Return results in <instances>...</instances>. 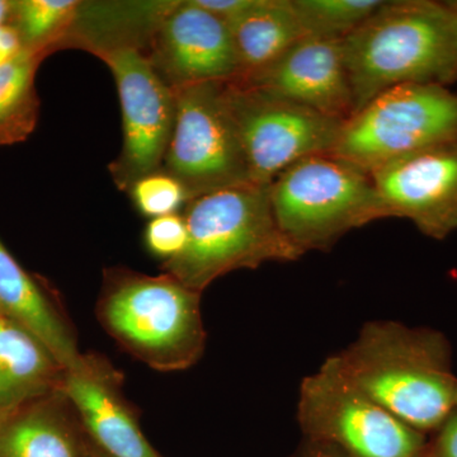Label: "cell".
<instances>
[{"mask_svg": "<svg viewBox=\"0 0 457 457\" xmlns=\"http://www.w3.org/2000/svg\"><path fill=\"white\" fill-rule=\"evenodd\" d=\"M447 3H449L451 9H453V13H455V16L457 18V0H453V2H447Z\"/></svg>", "mask_w": 457, "mask_h": 457, "instance_id": "29", "label": "cell"}, {"mask_svg": "<svg viewBox=\"0 0 457 457\" xmlns=\"http://www.w3.org/2000/svg\"><path fill=\"white\" fill-rule=\"evenodd\" d=\"M457 137V93L438 84L385 90L343 122L332 154L372 171Z\"/></svg>", "mask_w": 457, "mask_h": 457, "instance_id": "7", "label": "cell"}, {"mask_svg": "<svg viewBox=\"0 0 457 457\" xmlns=\"http://www.w3.org/2000/svg\"><path fill=\"white\" fill-rule=\"evenodd\" d=\"M144 54L170 89L231 82L242 73L227 23L194 0L174 2Z\"/></svg>", "mask_w": 457, "mask_h": 457, "instance_id": "11", "label": "cell"}, {"mask_svg": "<svg viewBox=\"0 0 457 457\" xmlns=\"http://www.w3.org/2000/svg\"><path fill=\"white\" fill-rule=\"evenodd\" d=\"M20 36L12 25L0 26V68L22 53Z\"/></svg>", "mask_w": 457, "mask_h": 457, "instance_id": "25", "label": "cell"}, {"mask_svg": "<svg viewBox=\"0 0 457 457\" xmlns=\"http://www.w3.org/2000/svg\"><path fill=\"white\" fill-rule=\"evenodd\" d=\"M387 219H407L444 240L457 230V137L372 171Z\"/></svg>", "mask_w": 457, "mask_h": 457, "instance_id": "12", "label": "cell"}, {"mask_svg": "<svg viewBox=\"0 0 457 457\" xmlns=\"http://www.w3.org/2000/svg\"><path fill=\"white\" fill-rule=\"evenodd\" d=\"M270 196L279 228L303 254L329 251L348 231L387 219L371 174L332 153L288 167Z\"/></svg>", "mask_w": 457, "mask_h": 457, "instance_id": "5", "label": "cell"}, {"mask_svg": "<svg viewBox=\"0 0 457 457\" xmlns=\"http://www.w3.org/2000/svg\"><path fill=\"white\" fill-rule=\"evenodd\" d=\"M12 11H13V0H0V26L8 25L11 22Z\"/></svg>", "mask_w": 457, "mask_h": 457, "instance_id": "27", "label": "cell"}, {"mask_svg": "<svg viewBox=\"0 0 457 457\" xmlns=\"http://www.w3.org/2000/svg\"><path fill=\"white\" fill-rule=\"evenodd\" d=\"M297 420L305 440L343 457H422L428 441L361 392L337 356L303 378Z\"/></svg>", "mask_w": 457, "mask_h": 457, "instance_id": "6", "label": "cell"}, {"mask_svg": "<svg viewBox=\"0 0 457 457\" xmlns=\"http://www.w3.org/2000/svg\"><path fill=\"white\" fill-rule=\"evenodd\" d=\"M64 375L37 338L0 315V414L59 392Z\"/></svg>", "mask_w": 457, "mask_h": 457, "instance_id": "17", "label": "cell"}, {"mask_svg": "<svg viewBox=\"0 0 457 457\" xmlns=\"http://www.w3.org/2000/svg\"><path fill=\"white\" fill-rule=\"evenodd\" d=\"M236 80L342 121L353 113L342 40L303 37L270 65Z\"/></svg>", "mask_w": 457, "mask_h": 457, "instance_id": "13", "label": "cell"}, {"mask_svg": "<svg viewBox=\"0 0 457 457\" xmlns=\"http://www.w3.org/2000/svg\"><path fill=\"white\" fill-rule=\"evenodd\" d=\"M144 242L147 251L164 262L174 260L188 242L187 224L182 213L161 216L147 222Z\"/></svg>", "mask_w": 457, "mask_h": 457, "instance_id": "23", "label": "cell"}, {"mask_svg": "<svg viewBox=\"0 0 457 457\" xmlns=\"http://www.w3.org/2000/svg\"><path fill=\"white\" fill-rule=\"evenodd\" d=\"M224 84L200 83L173 89L176 122L162 170L185 186L191 200L253 183Z\"/></svg>", "mask_w": 457, "mask_h": 457, "instance_id": "8", "label": "cell"}, {"mask_svg": "<svg viewBox=\"0 0 457 457\" xmlns=\"http://www.w3.org/2000/svg\"><path fill=\"white\" fill-rule=\"evenodd\" d=\"M0 315L45 345L65 370L82 359L71 321L0 240Z\"/></svg>", "mask_w": 457, "mask_h": 457, "instance_id": "16", "label": "cell"}, {"mask_svg": "<svg viewBox=\"0 0 457 457\" xmlns=\"http://www.w3.org/2000/svg\"><path fill=\"white\" fill-rule=\"evenodd\" d=\"M188 242L162 270L203 294L233 270H255L267 262H294L302 252L276 221L270 186H236L192 198L183 210Z\"/></svg>", "mask_w": 457, "mask_h": 457, "instance_id": "3", "label": "cell"}, {"mask_svg": "<svg viewBox=\"0 0 457 457\" xmlns=\"http://www.w3.org/2000/svg\"><path fill=\"white\" fill-rule=\"evenodd\" d=\"M422 457H457V409L432 433Z\"/></svg>", "mask_w": 457, "mask_h": 457, "instance_id": "24", "label": "cell"}, {"mask_svg": "<svg viewBox=\"0 0 457 457\" xmlns=\"http://www.w3.org/2000/svg\"><path fill=\"white\" fill-rule=\"evenodd\" d=\"M89 457H108V456L104 455V453H101V451H99L97 449V447H96L95 445H93L92 442H90Z\"/></svg>", "mask_w": 457, "mask_h": 457, "instance_id": "28", "label": "cell"}, {"mask_svg": "<svg viewBox=\"0 0 457 457\" xmlns=\"http://www.w3.org/2000/svg\"><path fill=\"white\" fill-rule=\"evenodd\" d=\"M128 192L137 212L150 219L179 213L191 201L185 186L163 170L137 180Z\"/></svg>", "mask_w": 457, "mask_h": 457, "instance_id": "22", "label": "cell"}, {"mask_svg": "<svg viewBox=\"0 0 457 457\" xmlns=\"http://www.w3.org/2000/svg\"><path fill=\"white\" fill-rule=\"evenodd\" d=\"M336 356L361 392L423 435L437 431L457 409L453 351L438 330L370 321Z\"/></svg>", "mask_w": 457, "mask_h": 457, "instance_id": "1", "label": "cell"}, {"mask_svg": "<svg viewBox=\"0 0 457 457\" xmlns=\"http://www.w3.org/2000/svg\"><path fill=\"white\" fill-rule=\"evenodd\" d=\"M224 92L254 185L270 186L297 162L332 153L345 122L237 80Z\"/></svg>", "mask_w": 457, "mask_h": 457, "instance_id": "9", "label": "cell"}, {"mask_svg": "<svg viewBox=\"0 0 457 457\" xmlns=\"http://www.w3.org/2000/svg\"><path fill=\"white\" fill-rule=\"evenodd\" d=\"M80 4L77 0H13L9 25L16 29L23 50L49 56L64 47Z\"/></svg>", "mask_w": 457, "mask_h": 457, "instance_id": "20", "label": "cell"}, {"mask_svg": "<svg viewBox=\"0 0 457 457\" xmlns=\"http://www.w3.org/2000/svg\"><path fill=\"white\" fill-rule=\"evenodd\" d=\"M89 447L62 390L0 414V457H89Z\"/></svg>", "mask_w": 457, "mask_h": 457, "instance_id": "15", "label": "cell"}, {"mask_svg": "<svg viewBox=\"0 0 457 457\" xmlns=\"http://www.w3.org/2000/svg\"><path fill=\"white\" fill-rule=\"evenodd\" d=\"M62 394L88 440L108 457H161L141 431L122 393V375L97 354H83L66 370Z\"/></svg>", "mask_w": 457, "mask_h": 457, "instance_id": "14", "label": "cell"}, {"mask_svg": "<svg viewBox=\"0 0 457 457\" xmlns=\"http://www.w3.org/2000/svg\"><path fill=\"white\" fill-rule=\"evenodd\" d=\"M456 405H457V398H456Z\"/></svg>", "mask_w": 457, "mask_h": 457, "instance_id": "30", "label": "cell"}, {"mask_svg": "<svg viewBox=\"0 0 457 457\" xmlns=\"http://www.w3.org/2000/svg\"><path fill=\"white\" fill-rule=\"evenodd\" d=\"M201 295L165 272L149 276L113 267L104 273L98 321L150 369L182 371L203 357L206 345Z\"/></svg>", "mask_w": 457, "mask_h": 457, "instance_id": "4", "label": "cell"}, {"mask_svg": "<svg viewBox=\"0 0 457 457\" xmlns=\"http://www.w3.org/2000/svg\"><path fill=\"white\" fill-rule=\"evenodd\" d=\"M291 457H343L338 451L332 449V447L327 446V445L318 444V442H312L305 440L303 442L302 446L299 450L294 453Z\"/></svg>", "mask_w": 457, "mask_h": 457, "instance_id": "26", "label": "cell"}, {"mask_svg": "<svg viewBox=\"0 0 457 457\" xmlns=\"http://www.w3.org/2000/svg\"><path fill=\"white\" fill-rule=\"evenodd\" d=\"M112 73L122 113V147L110 173L120 191L162 170L176 122V96L137 47L95 54Z\"/></svg>", "mask_w": 457, "mask_h": 457, "instance_id": "10", "label": "cell"}, {"mask_svg": "<svg viewBox=\"0 0 457 457\" xmlns=\"http://www.w3.org/2000/svg\"><path fill=\"white\" fill-rule=\"evenodd\" d=\"M45 57L22 50L0 68V147L22 143L37 126L40 99L35 78Z\"/></svg>", "mask_w": 457, "mask_h": 457, "instance_id": "19", "label": "cell"}, {"mask_svg": "<svg viewBox=\"0 0 457 457\" xmlns=\"http://www.w3.org/2000/svg\"><path fill=\"white\" fill-rule=\"evenodd\" d=\"M384 0H293L306 37L343 40L383 5Z\"/></svg>", "mask_w": 457, "mask_h": 457, "instance_id": "21", "label": "cell"}, {"mask_svg": "<svg viewBox=\"0 0 457 457\" xmlns=\"http://www.w3.org/2000/svg\"><path fill=\"white\" fill-rule=\"evenodd\" d=\"M225 23L242 71L237 79L270 65L306 37L293 0H255L249 11Z\"/></svg>", "mask_w": 457, "mask_h": 457, "instance_id": "18", "label": "cell"}, {"mask_svg": "<svg viewBox=\"0 0 457 457\" xmlns=\"http://www.w3.org/2000/svg\"><path fill=\"white\" fill-rule=\"evenodd\" d=\"M342 47L353 113L394 87L457 82V18L447 2H384Z\"/></svg>", "mask_w": 457, "mask_h": 457, "instance_id": "2", "label": "cell"}]
</instances>
